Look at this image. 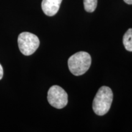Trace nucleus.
Segmentation results:
<instances>
[{
  "instance_id": "f257e3e1",
  "label": "nucleus",
  "mask_w": 132,
  "mask_h": 132,
  "mask_svg": "<svg viewBox=\"0 0 132 132\" xmlns=\"http://www.w3.org/2000/svg\"><path fill=\"white\" fill-rule=\"evenodd\" d=\"M113 99V93L111 88L102 86L99 89L93 100L92 108L98 116H103L108 113Z\"/></svg>"
},
{
  "instance_id": "f03ea898",
  "label": "nucleus",
  "mask_w": 132,
  "mask_h": 132,
  "mask_svg": "<svg viewBox=\"0 0 132 132\" xmlns=\"http://www.w3.org/2000/svg\"><path fill=\"white\" fill-rule=\"evenodd\" d=\"M91 64V57L88 53L79 52L69 58L68 66L70 72L75 76L85 74Z\"/></svg>"
},
{
  "instance_id": "7ed1b4c3",
  "label": "nucleus",
  "mask_w": 132,
  "mask_h": 132,
  "mask_svg": "<svg viewBox=\"0 0 132 132\" xmlns=\"http://www.w3.org/2000/svg\"><path fill=\"white\" fill-rule=\"evenodd\" d=\"M18 44L21 53L25 56H29L37 50L40 45V41L35 34L23 32L20 34L18 37Z\"/></svg>"
},
{
  "instance_id": "20e7f679",
  "label": "nucleus",
  "mask_w": 132,
  "mask_h": 132,
  "mask_svg": "<svg viewBox=\"0 0 132 132\" xmlns=\"http://www.w3.org/2000/svg\"><path fill=\"white\" fill-rule=\"evenodd\" d=\"M47 99L48 103L57 109H62L68 103V95L61 87L53 86L48 91Z\"/></svg>"
},
{
  "instance_id": "39448f33",
  "label": "nucleus",
  "mask_w": 132,
  "mask_h": 132,
  "mask_svg": "<svg viewBox=\"0 0 132 132\" xmlns=\"http://www.w3.org/2000/svg\"><path fill=\"white\" fill-rule=\"evenodd\" d=\"M62 0H42V9L47 16H52L58 12Z\"/></svg>"
},
{
  "instance_id": "423d86ee",
  "label": "nucleus",
  "mask_w": 132,
  "mask_h": 132,
  "mask_svg": "<svg viewBox=\"0 0 132 132\" xmlns=\"http://www.w3.org/2000/svg\"><path fill=\"white\" fill-rule=\"evenodd\" d=\"M123 44L128 52H132V28L128 29L123 37Z\"/></svg>"
},
{
  "instance_id": "0eeeda50",
  "label": "nucleus",
  "mask_w": 132,
  "mask_h": 132,
  "mask_svg": "<svg viewBox=\"0 0 132 132\" xmlns=\"http://www.w3.org/2000/svg\"><path fill=\"white\" fill-rule=\"evenodd\" d=\"M97 6V0H84V7L87 12H93Z\"/></svg>"
},
{
  "instance_id": "6e6552de",
  "label": "nucleus",
  "mask_w": 132,
  "mask_h": 132,
  "mask_svg": "<svg viewBox=\"0 0 132 132\" xmlns=\"http://www.w3.org/2000/svg\"><path fill=\"white\" fill-rule=\"evenodd\" d=\"M3 77V67L0 64V80H1Z\"/></svg>"
},
{
  "instance_id": "1a4fd4ad",
  "label": "nucleus",
  "mask_w": 132,
  "mask_h": 132,
  "mask_svg": "<svg viewBox=\"0 0 132 132\" xmlns=\"http://www.w3.org/2000/svg\"><path fill=\"white\" fill-rule=\"evenodd\" d=\"M128 4H132V0H123Z\"/></svg>"
}]
</instances>
